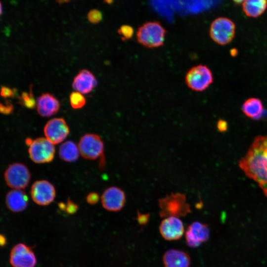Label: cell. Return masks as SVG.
I'll list each match as a JSON object with an SVG mask.
<instances>
[{"label": "cell", "mask_w": 267, "mask_h": 267, "mask_svg": "<svg viewBox=\"0 0 267 267\" xmlns=\"http://www.w3.org/2000/svg\"><path fill=\"white\" fill-rule=\"evenodd\" d=\"M239 165L267 196V134L256 138Z\"/></svg>", "instance_id": "1"}, {"label": "cell", "mask_w": 267, "mask_h": 267, "mask_svg": "<svg viewBox=\"0 0 267 267\" xmlns=\"http://www.w3.org/2000/svg\"><path fill=\"white\" fill-rule=\"evenodd\" d=\"M166 30L158 21H149L139 26L136 32L137 42L149 48H157L164 45Z\"/></svg>", "instance_id": "2"}, {"label": "cell", "mask_w": 267, "mask_h": 267, "mask_svg": "<svg viewBox=\"0 0 267 267\" xmlns=\"http://www.w3.org/2000/svg\"><path fill=\"white\" fill-rule=\"evenodd\" d=\"M159 214L162 218L184 217L190 212L186 196L181 193H171L159 200Z\"/></svg>", "instance_id": "3"}, {"label": "cell", "mask_w": 267, "mask_h": 267, "mask_svg": "<svg viewBox=\"0 0 267 267\" xmlns=\"http://www.w3.org/2000/svg\"><path fill=\"white\" fill-rule=\"evenodd\" d=\"M185 82L190 89L198 92L206 90L213 82V75L206 65L198 64L186 72Z\"/></svg>", "instance_id": "4"}, {"label": "cell", "mask_w": 267, "mask_h": 267, "mask_svg": "<svg viewBox=\"0 0 267 267\" xmlns=\"http://www.w3.org/2000/svg\"><path fill=\"white\" fill-rule=\"evenodd\" d=\"M235 30V25L231 20L220 17L215 19L211 24L209 35L215 43L224 45L232 41Z\"/></svg>", "instance_id": "5"}, {"label": "cell", "mask_w": 267, "mask_h": 267, "mask_svg": "<svg viewBox=\"0 0 267 267\" xmlns=\"http://www.w3.org/2000/svg\"><path fill=\"white\" fill-rule=\"evenodd\" d=\"M6 184L12 189H23L29 184L31 174L27 166L21 163L8 166L4 173Z\"/></svg>", "instance_id": "6"}, {"label": "cell", "mask_w": 267, "mask_h": 267, "mask_svg": "<svg viewBox=\"0 0 267 267\" xmlns=\"http://www.w3.org/2000/svg\"><path fill=\"white\" fill-rule=\"evenodd\" d=\"M28 153L31 159L37 164L51 162L55 154L54 144L46 137H39L33 140L29 145Z\"/></svg>", "instance_id": "7"}, {"label": "cell", "mask_w": 267, "mask_h": 267, "mask_svg": "<svg viewBox=\"0 0 267 267\" xmlns=\"http://www.w3.org/2000/svg\"><path fill=\"white\" fill-rule=\"evenodd\" d=\"M80 155L85 159L95 160L102 155L104 144L101 137L94 134L83 135L78 144Z\"/></svg>", "instance_id": "8"}, {"label": "cell", "mask_w": 267, "mask_h": 267, "mask_svg": "<svg viewBox=\"0 0 267 267\" xmlns=\"http://www.w3.org/2000/svg\"><path fill=\"white\" fill-rule=\"evenodd\" d=\"M30 194L33 201L38 205L46 206L54 200L56 192L54 186L46 180H39L33 183Z\"/></svg>", "instance_id": "9"}, {"label": "cell", "mask_w": 267, "mask_h": 267, "mask_svg": "<svg viewBox=\"0 0 267 267\" xmlns=\"http://www.w3.org/2000/svg\"><path fill=\"white\" fill-rule=\"evenodd\" d=\"M44 132L45 137L53 144L61 143L69 134V128L63 118H53L45 125Z\"/></svg>", "instance_id": "10"}, {"label": "cell", "mask_w": 267, "mask_h": 267, "mask_svg": "<svg viewBox=\"0 0 267 267\" xmlns=\"http://www.w3.org/2000/svg\"><path fill=\"white\" fill-rule=\"evenodd\" d=\"M9 261L13 267H35L36 264L33 251L22 243L16 245L12 249Z\"/></svg>", "instance_id": "11"}, {"label": "cell", "mask_w": 267, "mask_h": 267, "mask_svg": "<svg viewBox=\"0 0 267 267\" xmlns=\"http://www.w3.org/2000/svg\"><path fill=\"white\" fill-rule=\"evenodd\" d=\"M126 200V194L124 191L116 186L106 188L101 196L103 208L112 212L121 210L124 206Z\"/></svg>", "instance_id": "12"}, {"label": "cell", "mask_w": 267, "mask_h": 267, "mask_svg": "<svg viewBox=\"0 0 267 267\" xmlns=\"http://www.w3.org/2000/svg\"><path fill=\"white\" fill-rule=\"evenodd\" d=\"M210 236V229L208 225L199 222H194L187 227L185 232L187 245L192 248L198 247L207 241Z\"/></svg>", "instance_id": "13"}, {"label": "cell", "mask_w": 267, "mask_h": 267, "mask_svg": "<svg viewBox=\"0 0 267 267\" xmlns=\"http://www.w3.org/2000/svg\"><path fill=\"white\" fill-rule=\"evenodd\" d=\"M159 231L162 236L167 240H178L184 232L182 222L176 217L165 218L159 226Z\"/></svg>", "instance_id": "14"}, {"label": "cell", "mask_w": 267, "mask_h": 267, "mask_svg": "<svg viewBox=\"0 0 267 267\" xmlns=\"http://www.w3.org/2000/svg\"><path fill=\"white\" fill-rule=\"evenodd\" d=\"M97 84L94 76L89 70L83 69L74 78L72 87L77 91L87 94L91 92Z\"/></svg>", "instance_id": "15"}, {"label": "cell", "mask_w": 267, "mask_h": 267, "mask_svg": "<svg viewBox=\"0 0 267 267\" xmlns=\"http://www.w3.org/2000/svg\"><path fill=\"white\" fill-rule=\"evenodd\" d=\"M59 106L58 100L48 93H43L36 101L37 111L42 117H50L55 114Z\"/></svg>", "instance_id": "16"}, {"label": "cell", "mask_w": 267, "mask_h": 267, "mask_svg": "<svg viewBox=\"0 0 267 267\" xmlns=\"http://www.w3.org/2000/svg\"><path fill=\"white\" fill-rule=\"evenodd\" d=\"M5 202L7 208L10 211L20 212L27 208L28 197L22 189H13L7 193Z\"/></svg>", "instance_id": "17"}, {"label": "cell", "mask_w": 267, "mask_h": 267, "mask_svg": "<svg viewBox=\"0 0 267 267\" xmlns=\"http://www.w3.org/2000/svg\"><path fill=\"white\" fill-rule=\"evenodd\" d=\"M163 262L165 267H189L190 259L185 252L172 249L164 253Z\"/></svg>", "instance_id": "18"}, {"label": "cell", "mask_w": 267, "mask_h": 267, "mask_svg": "<svg viewBox=\"0 0 267 267\" xmlns=\"http://www.w3.org/2000/svg\"><path fill=\"white\" fill-rule=\"evenodd\" d=\"M241 110L247 117L254 120L261 118L264 111L262 101L256 97H251L246 99L242 104Z\"/></svg>", "instance_id": "19"}, {"label": "cell", "mask_w": 267, "mask_h": 267, "mask_svg": "<svg viewBox=\"0 0 267 267\" xmlns=\"http://www.w3.org/2000/svg\"><path fill=\"white\" fill-rule=\"evenodd\" d=\"M242 7L247 16L257 18L266 10L267 0H245L242 3Z\"/></svg>", "instance_id": "20"}, {"label": "cell", "mask_w": 267, "mask_h": 267, "mask_svg": "<svg viewBox=\"0 0 267 267\" xmlns=\"http://www.w3.org/2000/svg\"><path fill=\"white\" fill-rule=\"evenodd\" d=\"M80 154L78 145L72 141H65L59 146V156L64 161L75 162L78 160Z\"/></svg>", "instance_id": "21"}, {"label": "cell", "mask_w": 267, "mask_h": 267, "mask_svg": "<svg viewBox=\"0 0 267 267\" xmlns=\"http://www.w3.org/2000/svg\"><path fill=\"white\" fill-rule=\"evenodd\" d=\"M19 99L20 103L28 108H34L36 105V102L33 95L31 89H30L29 93L27 92H22L20 97H19Z\"/></svg>", "instance_id": "22"}, {"label": "cell", "mask_w": 267, "mask_h": 267, "mask_svg": "<svg viewBox=\"0 0 267 267\" xmlns=\"http://www.w3.org/2000/svg\"><path fill=\"white\" fill-rule=\"evenodd\" d=\"M70 102L72 108L79 109L83 107L86 104V99L82 93L75 91L70 95Z\"/></svg>", "instance_id": "23"}, {"label": "cell", "mask_w": 267, "mask_h": 267, "mask_svg": "<svg viewBox=\"0 0 267 267\" xmlns=\"http://www.w3.org/2000/svg\"><path fill=\"white\" fill-rule=\"evenodd\" d=\"M118 33L121 36L123 41H127L133 37L134 34V30L130 25H123L119 28Z\"/></svg>", "instance_id": "24"}, {"label": "cell", "mask_w": 267, "mask_h": 267, "mask_svg": "<svg viewBox=\"0 0 267 267\" xmlns=\"http://www.w3.org/2000/svg\"><path fill=\"white\" fill-rule=\"evenodd\" d=\"M88 20L92 24L99 23L102 19L101 12L97 9L90 10L87 15Z\"/></svg>", "instance_id": "25"}, {"label": "cell", "mask_w": 267, "mask_h": 267, "mask_svg": "<svg viewBox=\"0 0 267 267\" xmlns=\"http://www.w3.org/2000/svg\"><path fill=\"white\" fill-rule=\"evenodd\" d=\"M13 111V107L12 104L8 101H5L4 104H0V112L4 115H9Z\"/></svg>", "instance_id": "26"}, {"label": "cell", "mask_w": 267, "mask_h": 267, "mask_svg": "<svg viewBox=\"0 0 267 267\" xmlns=\"http://www.w3.org/2000/svg\"><path fill=\"white\" fill-rule=\"evenodd\" d=\"M16 90L12 89L9 88L5 86H2L1 88V96L3 97H10L15 96Z\"/></svg>", "instance_id": "27"}, {"label": "cell", "mask_w": 267, "mask_h": 267, "mask_svg": "<svg viewBox=\"0 0 267 267\" xmlns=\"http://www.w3.org/2000/svg\"><path fill=\"white\" fill-rule=\"evenodd\" d=\"M78 205L70 200H68L65 211L69 214L75 213L78 210Z\"/></svg>", "instance_id": "28"}, {"label": "cell", "mask_w": 267, "mask_h": 267, "mask_svg": "<svg viewBox=\"0 0 267 267\" xmlns=\"http://www.w3.org/2000/svg\"><path fill=\"white\" fill-rule=\"evenodd\" d=\"M99 200V195L96 192H90L86 197L87 202L91 205L96 204Z\"/></svg>", "instance_id": "29"}, {"label": "cell", "mask_w": 267, "mask_h": 267, "mask_svg": "<svg viewBox=\"0 0 267 267\" xmlns=\"http://www.w3.org/2000/svg\"><path fill=\"white\" fill-rule=\"evenodd\" d=\"M149 215L147 214H140L138 213L137 220L139 223L143 224L146 223L149 220Z\"/></svg>", "instance_id": "30"}, {"label": "cell", "mask_w": 267, "mask_h": 267, "mask_svg": "<svg viewBox=\"0 0 267 267\" xmlns=\"http://www.w3.org/2000/svg\"><path fill=\"white\" fill-rule=\"evenodd\" d=\"M227 126L226 122L223 120H220L218 123V128L221 131H225Z\"/></svg>", "instance_id": "31"}, {"label": "cell", "mask_w": 267, "mask_h": 267, "mask_svg": "<svg viewBox=\"0 0 267 267\" xmlns=\"http://www.w3.org/2000/svg\"><path fill=\"white\" fill-rule=\"evenodd\" d=\"M0 243L1 246L4 245L6 243V238L2 235L0 237Z\"/></svg>", "instance_id": "32"}, {"label": "cell", "mask_w": 267, "mask_h": 267, "mask_svg": "<svg viewBox=\"0 0 267 267\" xmlns=\"http://www.w3.org/2000/svg\"><path fill=\"white\" fill-rule=\"evenodd\" d=\"M33 141V140H32L31 139L29 138H27L26 140H25V142H26V143L29 146L31 144V143Z\"/></svg>", "instance_id": "33"}, {"label": "cell", "mask_w": 267, "mask_h": 267, "mask_svg": "<svg viewBox=\"0 0 267 267\" xmlns=\"http://www.w3.org/2000/svg\"><path fill=\"white\" fill-rule=\"evenodd\" d=\"M245 0H232V1L236 4H239L242 3Z\"/></svg>", "instance_id": "34"}, {"label": "cell", "mask_w": 267, "mask_h": 267, "mask_svg": "<svg viewBox=\"0 0 267 267\" xmlns=\"http://www.w3.org/2000/svg\"><path fill=\"white\" fill-rule=\"evenodd\" d=\"M59 3H63L65 2H69L71 0H56Z\"/></svg>", "instance_id": "35"}]
</instances>
